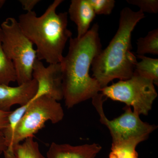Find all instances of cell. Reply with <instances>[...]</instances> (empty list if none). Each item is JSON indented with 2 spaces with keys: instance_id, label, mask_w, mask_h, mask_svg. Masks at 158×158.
<instances>
[{
  "instance_id": "cell-6",
  "label": "cell",
  "mask_w": 158,
  "mask_h": 158,
  "mask_svg": "<svg viewBox=\"0 0 158 158\" xmlns=\"http://www.w3.org/2000/svg\"><path fill=\"white\" fill-rule=\"evenodd\" d=\"M105 97L132 106L139 115H148L158 96L152 80L134 73L131 78L113 84L101 89Z\"/></svg>"
},
{
  "instance_id": "cell-10",
  "label": "cell",
  "mask_w": 158,
  "mask_h": 158,
  "mask_svg": "<svg viewBox=\"0 0 158 158\" xmlns=\"http://www.w3.org/2000/svg\"><path fill=\"white\" fill-rule=\"evenodd\" d=\"M99 144L93 143L73 146L52 142L47 152V158H95L101 151Z\"/></svg>"
},
{
  "instance_id": "cell-22",
  "label": "cell",
  "mask_w": 158,
  "mask_h": 158,
  "mask_svg": "<svg viewBox=\"0 0 158 158\" xmlns=\"http://www.w3.org/2000/svg\"><path fill=\"white\" fill-rule=\"evenodd\" d=\"M7 149L6 144H5V139L3 136L0 137V155L3 153Z\"/></svg>"
},
{
  "instance_id": "cell-11",
  "label": "cell",
  "mask_w": 158,
  "mask_h": 158,
  "mask_svg": "<svg viewBox=\"0 0 158 158\" xmlns=\"http://www.w3.org/2000/svg\"><path fill=\"white\" fill-rule=\"evenodd\" d=\"M68 13L70 19L76 24L77 37L78 38L89 31L90 24L96 15L88 0H72Z\"/></svg>"
},
{
  "instance_id": "cell-5",
  "label": "cell",
  "mask_w": 158,
  "mask_h": 158,
  "mask_svg": "<svg viewBox=\"0 0 158 158\" xmlns=\"http://www.w3.org/2000/svg\"><path fill=\"white\" fill-rule=\"evenodd\" d=\"M102 93L92 99V104L100 116V121L109 129L112 136V145L133 143L138 144L147 140L149 135L156 129L155 125L142 121L140 115L126 106L124 112L113 120L107 118L104 112L103 104L106 99Z\"/></svg>"
},
{
  "instance_id": "cell-23",
  "label": "cell",
  "mask_w": 158,
  "mask_h": 158,
  "mask_svg": "<svg viewBox=\"0 0 158 158\" xmlns=\"http://www.w3.org/2000/svg\"><path fill=\"white\" fill-rule=\"evenodd\" d=\"M6 2V1L5 0H0V9L3 7Z\"/></svg>"
},
{
  "instance_id": "cell-15",
  "label": "cell",
  "mask_w": 158,
  "mask_h": 158,
  "mask_svg": "<svg viewBox=\"0 0 158 158\" xmlns=\"http://www.w3.org/2000/svg\"><path fill=\"white\" fill-rule=\"evenodd\" d=\"M15 158H45L40 150L39 144L33 137L27 138L13 148Z\"/></svg>"
},
{
  "instance_id": "cell-3",
  "label": "cell",
  "mask_w": 158,
  "mask_h": 158,
  "mask_svg": "<svg viewBox=\"0 0 158 158\" xmlns=\"http://www.w3.org/2000/svg\"><path fill=\"white\" fill-rule=\"evenodd\" d=\"M63 2L55 0L40 17L33 11L20 15L18 18L22 30L37 47V59L49 64L61 62L65 44L72 35L67 28L68 12H56Z\"/></svg>"
},
{
  "instance_id": "cell-12",
  "label": "cell",
  "mask_w": 158,
  "mask_h": 158,
  "mask_svg": "<svg viewBox=\"0 0 158 158\" xmlns=\"http://www.w3.org/2000/svg\"><path fill=\"white\" fill-rule=\"evenodd\" d=\"M31 102L27 104L21 106L13 111H11L9 116L8 125L3 131V137L5 141L7 149L3 152L4 158H15L13 152V140L15 132L19 122L25 113Z\"/></svg>"
},
{
  "instance_id": "cell-1",
  "label": "cell",
  "mask_w": 158,
  "mask_h": 158,
  "mask_svg": "<svg viewBox=\"0 0 158 158\" xmlns=\"http://www.w3.org/2000/svg\"><path fill=\"white\" fill-rule=\"evenodd\" d=\"M98 30L96 23L83 37H71L68 53L60 62L63 98L68 109L93 98L100 92L98 82L89 74L94 59L102 50Z\"/></svg>"
},
{
  "instance_id": "cell-9",
  "label": "cell",
  "mask_w": 158,
  "mask_h": 158,
  "mask_svg": "<svg viewBox=\"0 0 158 158\" xmlns=\"http://www.w3.org/2000/svg\"><path fill=\"white\" fill-rule=\"evenodd\" d=\"M37 90L38 84L34 79L17 87L0 84V111L11 112L14 105L22 106L27 104L34 98Z\"/></svg>"
},
{
  "instance_id": "cell-17",
  "label": "cell",
  "mask_w": 158,
  "mask_h": 158,
  "mask_svg": "<svg viewBox=\"0 0 158 158\" xmlns=\"http://www.w3.org/2000/svg\"><path fill=\"white\" fill-rule=\"evenodd\" d=\"M137 145L133 143L112 145L109 158H138Z\"/></svg>"
},
{
  "instance_id": "cell-20",
  "label": "cell",
  "mask_w": 158,
  "mask_h": 158,
  "mask_svg": "<svg viewBox=\"0 0 158 158\" xmlns=\"http://www.w3.org/2000/svg\"><path fill=\"white\" fill-rule=\"evenodd\" d=\"M11 112L0 111V137L3 136V131L8 125L9 116Z\"/></svg>"
},
{
  "instance_id": "cell-16",
  "label": "cell",
  "mask_w": 158,
  "mask_h": 158,
  "mask_svg": "<svg viewBox=\"0 0 158 158\" xmlns=\"http://www.w3.org/2000/svg\"><path fill=\"white\" fill-rule=\"evenodd\" d=\"M137 55L146 54L158 55V29L149 31L144 37H140L137 41Z\"/></svg>"
},
{
  "instance_id": "cell-14",
  "label": "cell",
  "mask_w": 158,
  "mask_h": 158,
  "mask_svg": "<svg viewBox=\"0 0 158 158\" xmlns=\"http://www.w3.org/2000/svg\"><path fill=\"white\" fill-rule=\"evenodd\" d=\"M17 81V74L14 64L4 52L2 47L0 27V84L9 85Z\"/></svg>"
},
{
  "instance_id": "cell-18",
  "label": "cell",
  "mask_w": 158,
  "mask_h": 158,
  "mask_svg": "<svg viewBox=\"0 0 158 158\" xmlns=\"http://www.w3.org/2000/svg\"><path fill=\"white\" fill-rule=\"evenodd\" d=\"M95 14L108 15L111 14L115 5L114 0H88Z\"/></svg>"
},
{
  "instance_id": "cell-8",
  "label": "cell",
  "mask_w": 158,
  "mask_h": 158,
  "mask_svg": "<svg viewBox=\"0 0 158 158\" xmlns=\"http://www.w3.org/2000/svg\"><path fill=\"white\" fill-rule=\"evenodd\" d=\"M33 79L38 84V90L32 100L46 95L57 101L63 98L62 73L61 63L50 64L46 67L37 59L33 65Z\"/></svg>"
},
{
  "instance_id": "cell-13",
  "label": "cell",
  "mask_w": 158,
  "mask_h": 158,
  "mask_svg": "<svg viewBox=\"0 0 158 158\" xmlns=\"http://www.w3.org/2000/svg\"><path fill=\"white\" fill-rule=\"evenodd\" d=\"M141 59L137 62L134 73L152 80L155 85H158V59L144 56L136 55Z\"/></svg>"
},
{
  "instance_id": "cell-2",
  "label": "cell",
  "mask_w": 158,
  "mask_h": 158,
  "mask_svg": "<svg viewBox=\"0 0 158 158\" xmlns=\"http://www.w3.org/2000/svg\"><path fill=\"white\" fill-rule=\"evenodd\" d=\"M144 17V13L140 10L134 11L128 7L122 10L116 34L91 64L93 77L101 89L114 79L125 81L132 76L138 61L131 51L132 33Z\"/></svg>"
},
{
  "instance_id": "cell-21",
  "label": "cell",
  "mask_w": 158,
  "mask_h": 158,
  "mask_svg": "<svg viewBox=\"0 0 158 158\" xmlns=\"http://www.w3.org/2000/svg\"><path fill=\"white\" fill-rule=\"evenodd\" d=\"M19 2L21 4L24 10L27 12L33 11V9L35 6L39 3V0H20Z\"/></svg>"
},
{
  "instance_id": "cell-19",
  "label": "cell",
  "mask_w": 158,
  "mask_h": 158,
  "mask_svg": "<svg viewBox=\"0 0 158 158\" xmlns=\"http://www.w3.org/2000/svg\"><path fill=\"white\" fill-rule=\"evenodd\" d=\"M127 2L138 6L141 12L156 14L158 12V0H127Z\"/></svg>"
},
{
  "instance_id": "cell-7",
  "label": "cell",
  "mask_w": 158,
  "mask_h": 158,
  "mask_svg": "<svg viewBox=\"0 0 158 158\" xmlns=\"http://www.w3.org/2000/svg\"><path fill=\"white\" fill-rule=\"evenodd\" d=\"M64 116L61 104L49 97L43 95L32 100L17 125L13 140V148L44 127L47 122L53 124L62 121Z\"/></svg>"
},
{
  "instance_id": "cell-4",
  "label": "cell",
  "mask_w": 158,
  "mask_h": 158,
  "mask_svg": "<svg viewBox=\"0 0 158 158\" xmlns=\"http://www.w3.org/2000/svg\"><path fill=\"white\" fill-rule=\"evenodd\" d=\"M2 47L14 64L18 85L33 79V65L37 58L34 44L23 33L18 21L8 18L1 24Z\"/></svg>"
}]
</instances>
